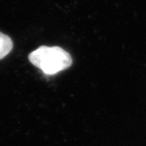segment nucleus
Wrapping results in <instances>:
<instances>
[{
    "instance_id": "obj_1",
    "label": "nucleus",
    "mask_w": 146,
    "mask_h": 146,
    "mask_svg": "<svg viewBox=\"0 0 146 146\" xmlns=\"http://www.w3.org/2000/svg\"><path fill=\"white\" fill-rule=\"evenodd\" d=\"M29 59L34 66L46 75H55L70 68L72 58L59 46H42L29 55Z\"/></svg>"
},
{
    "instance_id": "obj_2",
    "label": "nucleus",
    "mask_w": 146,
    "mask_h": 146,
    "mask_svg": "<svg viewBox=\"0 0 146 146\" xmlns=\"http://www.w3.org/2000/svg\"><path fill=\"white\" fill-rule=\"evenodd\" d=\"M13 42L10 36L0 32V59L5 58L11 51Z\"/></svg>"
}]
</instances>
